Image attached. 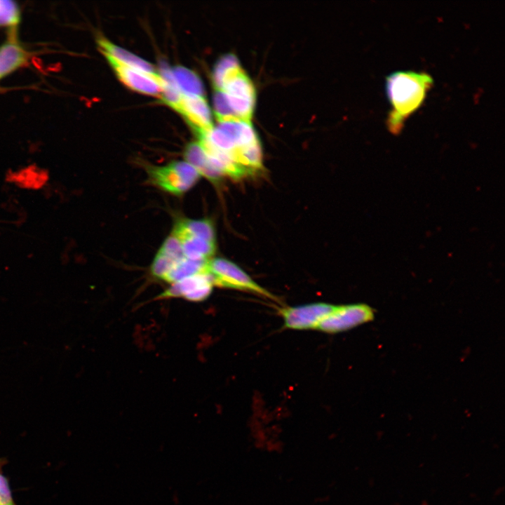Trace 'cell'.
I'll list each match as a JSON object with an SVG mask.
<instances>
[{"mask_svg": "<svg viewBox=\"0 0 505 505\" xmlns=\"http://www.w3.org/2000/svg\"><path fill=\"white\" fill-rule=\"evenodd\" d=\"M432 84V77L424 72L398 71L387 76L386 91L391 106L387 126L393 133L422 105Z\"/></svg>", "mask_w": 505, "mask_h": 505, "instance_id": "1", "label": "cell"}, {"mask_svg": "<svg viewBox=\"0 0 505 505\" xmlns=\"http://www.w3.org/2000/svg\"><path fill=\"white\" fill-rule=\"evenodd\" d=\"M206 271L210 275L214 285L250 292L278 301V298L255 282L237 264L225 258L210 259Z\"/></svg>", "mask_w": 505, "mask_h": 505, "instance_id": "2", "label": "cell"}, {"mask_svg": "<svg viewBox=\"0 0 505 505\" xmlns=\"http://www.w3.org/2000/svg\"><path fill=\"white\" fill-rule=\"evenodd\" d=\"M147 172L152 184L177 196L189 191L201 177L189 163L180 161H173L162 166H150Z\"/></svg>", "mask_w": 505, "mask_h": 505, "instance_id": "3", "label": "cell"}, {"mask_svg": "<svg viewBox=\"0 0 505 505\" xmlns=\"http://www.w3.org/2000/svg\"><path fill=\"white\" fill-rule=\"evenodd\" d=\"M375 316V310L366 304L335 305L316 330L330 334L344 332L373 321Z\"/></svg>", "mask_w": 505, "mask_h": 505, "instance_id": "4", "label": "cell"}, {"mask_svg": "<svg viewBox=\"0 0 505 505\" xmlns=\"http://www.w3.org/2000/svg\"><path fill=\"white\" fill-rule=\"evenodd\" d=\"M335 305L316 302L278 309L285 328L292 330H316L319 323L334 309Z\"/></svg>", "mask_w": 505, "mask_h": 505, "instance_id": "5", "label": "cell"}, {"mask_svg": "<svg viewBox=\"0 0 505 505\" xmlns=\"http://www.w3.org/2000/svg\"><path fill=\"white\" fill-rule=\"evenodd\" d=\"M105 56L119 79L128 88L143 94L161 97L163 80L159 73L148 74L126 66L110 56Z\"/></svg>", "mask_w": 505, "mask_h": 505, "instance_id": "6", "label": "cell"}, {"mask_svg": "<svg viewBox=\"0 0 505 505\" xmlns=\"http://www.w3.org/2000/svg\"><path fill=\"white\" fill-rule=\"evenodd\" d=\"M213 285L208 273H200L172 283L159 297H183L191 302H201L211 294Z\"/></svg>", "mask_w": 505, "mask_h": 505, "instance_id": "7", "label": "cell"}, {"mask_svg": "<svg viewBox=\"0 0 505 505\" xmlns=\"http://www.w3.org/2000/svg\"><path fill=\"white\" fill-rule=\"evenodd\" d=\"M176 111L183 116L196 135L207 133L213 128L211 112L203 96L182 94Z\"/></svg>", "mask_w": 505, "mask_h": 505, "instance_id": "8", "label": "cell"}, {"mask_svg": "<svg viewBox=\"0 0 505 505\" xmlns=\"http://www.w3.org/2000/svg\"><path fill=\"white\" fill-rule=\"evenodd\" d=\"M29 53L12 33L10 38L0 46V79L25 65Z\"/></svg>", "mask_w": 505, "mask_h": 505, "instance_id": "9", "label": "cell"}, {"mask_svg": "<svg viewBox=\"0 0 505 505\" xmlns=\"http://www.w3.org/2000/svg\"><path fill=\"white\" fill-rule=\"evenodd\" d=\"M97 43L104 55L110 56L131 68L151 74H158L152 64L107 39L100 36L97 39Z\"/></svg>", "mask_w": 505, "mask_h": 505, "instance_id": "10", "label": "cell"}, {"mask_svg": "<svg viewBox=\"0 0 505 505\" xmlns=\"http://www.w3.org/2000/svg\"><path fill=\"white\" fill-rule=\"evenodd\" d=\"M172 234L178 240L188 237H195L216 242V234L213 223L208 219L180 220L175 224Z\"/></svg>", "mask_w": 505, "mask_h": 505, "instance_id": "11", "label": "cell"}, {"mask_svg": "<svg viewBox=\"0 0 505 505\" xmlns=\"http://www.w3.org/2000/svg\"><path fill=\"white\" fill-rule=\"evenodd\" d=\"M185 161L193 166L203 176L213 183L218 182L222 177L208 163L206 154L198 142L189 143L184 149Z\"/></svg>", "mask_w": 505, "mask_h": 505, "instance_id": "12", "label": "cell"}, {"mask_svg": "<svg viewBox=\"0 0 505 505\" xmlns=\"http://www.w3.org/2000/svg\"><path fill=\"white\" fill-rule=\"evenodd\" d=\"M184 256L194 260H209L216 250V242L201 238L188 237L179 240Z\"/></svg>", "mask_w": 505, "mask_h": 505, "instance_id": "13", "label": "cell"}, {"mask_svg": "<svg viewBox=\"0 0 505 505\" xmlns=\"http://www.w3.org/2000/svg\"><path fill=\"white\" fill-rule=\"evenodd\" d=\"M172 72L183 95L203 96V84L196 73L181 65L173 67Z\"/></svg>", "mask_w": 505, "mask_h": 505, "instance_id": "14", "label": "cell"}, {"mask_svg": "<svg viewBox=\"0 0 505 505\" xmlns=\"http://www.w3.org/2000/svg\"><path fill=\"white\" fill-rule=\"evenodd\" d=\"M209 260H194L184 257L170 269L163 281L174 283L185 278L207 272Z\"/></svg>", "mask_w": 505, "mask_h": 505, "instance_id": "15", "label": "cell"}, {"mask_svg": "<svg viewBox=\"0 0 505 505\" xmlns=\"http://www.w3.org/2000/svg\"><path fill=\"white\" fill-rule=\"evenodd\" d=\"M242 70L237 58L233 54L222 56L215 64L213 81L215 89H222L224 82Z\"/></svg>", "mask_w": 505, "mask_h": 505, "instance_id": "16", "label": "cell"}, {"mask_svg": "<svg viewBox=\"0 0 505 505\" xmlns=\"http://www.w3.org/2000/svg\"><path fill=\"white\" fill-rule=\"evenodd\" d=\"M213 105L215 114L219 122L239 121L231 108L226 94L220 89H215Z\"/></svg>", "mask_w": 505, "mask_h": 505, "instance_id": "17", "label": "cell"}, {"mask_svg": "<svg viewBox=\"0 0 505 505\" xmlns=\"http://www.w3.org/2000/svg\"><path fill=\"white\" fill-rule=\"evenodd\" d=\"M20 20V9L14 1L0 0V27L15 28Z\"/></svg>", "mask_w": 505, "mask_h": 505, "instance_id": "18", "label": "cell"}, {"mask_svg": "<svg viewBox=\"0 0 505 505\" xmlns=\"http://www.w3.org/2000/svg\"><path fill=\"white\" fill-rule=\"evenodd\" d=\"M4 461L0 459V505H16L12 497L8 482L2 473Z\"/></svg>", "mask_w": 505, "mask_h": 505, "instance_id": "19", "label": "cell"}]
</instances>
